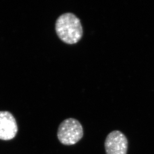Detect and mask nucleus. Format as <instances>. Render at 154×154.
<instances>
[{
	"label": "nucleus",
	"instance_id": "4",
	"mask_svg": "<svg viewBox=\"0 0 154 154\" xmlns=\"http://www.w3.org/2000/svg\"><path fill=\"white\" fill-rule=\"evenodd\" d=\"M18 128L16 119L7 111H0V139L10 140L15 138Z\"/></svg>",
	"mask_w": 154,
	"mask_h": 154
},
{
	"label": "nucleus",
	"instance_id": "3",
	"mask_svg": "<svg viewBox=\"0 0 154 154\" xmlns=\"http://www.w3.org/2000/svg\"><path fill=\"white\" fill-rule=\"evenodd\" d=\"M104 145L106 154H127L128 139L121 131L115 130L107 135Z\"/></svg>",
	"mask_w": 154,
	"mask_h": 154
},
{
	"label": "nucleus",
	"instance_id": "2",
	"mask_svg": "<svg viewBox=\"0 0 154 154\" xmlns=\"http://www.w3.org/2000/svg\"><path fill=\"white\" fill-rule=\"evenodd\" d=\"M83 136V126L76 119H66L59 126L57 137L60 142L64 145L71 146L77 144Z\"/></svg>",
	"mask_w": 154,
	"mask_h": 154
},
{
	"label": "nucleus",
	"instance_id": "1",
	"mask_svg": "<svg viewBox=\"0 0 154 154\" xmlns=\"http://www.w3.org/2000/svg\"><path fill=\"white\" fill-rule=\"evenodd\" d=\"M56 31L63 42L68 44L78 42L83 35V29L80 20L72 13L63 14L57 19Z\"/></svg>",
	"mask_w": 154,
	"mask_h": 154
}]
</instances>
